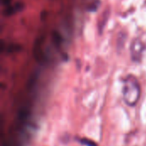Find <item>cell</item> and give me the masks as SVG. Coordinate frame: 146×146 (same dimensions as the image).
<instances>
[{"instance_id":"6da1fadb","label":"cell","mask_w":146,"mask_h":146,"mask_svg":"<svg viewBox=\"0 0 146 146\" xmlns=\"http://www.w3.org/2000/svg\"><path fill=\"white\" fill-rule=\"evenodd\" d=\"M141 96V86L138 79L128 74L123 79L122 98L124 103L129 107H135L139 101Z\"/></svg>"},{"instance_id":"8992f818","label":"cell","mask_w":146,"mask_h":146,"mask_svg":"<svg viewBox=\"0 0 146 146\" xmlns=\"http://www.w3.org/2000/svg\"><path fill=\"white\" fill-rule=\"evenodd\" d=\"M2 3L6 7V6H8V5L10 4V0H2Z\"/></svg>"},{"instance_id":"277c9868","label":"cell","mask_w":146,"mask_h":146,"mask_svg":"<svg viewBox=\"0 0 146 146\" xmlns=\"http://www.w3.org/2000/svg\"><path fill=\"white\" fill-rule=\"evenodd\" d=\"M75 140L79 142L80 145L85 146H98V145L93 141L92 139H87V138H75Z\"/></svg>"},{"instance_id":"7a4b0ae2","label":"cell","mask_w":146,"mask_h":146,"mask_svg":"<svg viewBox=\"0 0 146 146\" xmlns=\"http://www.w3.org/2000/svg\"><path fill=\"white\" fill-rule=\"evenodd\" d=\"M144 51V44L140 40H134L131 47L132 58L135 62H139L141 59L142 53Z\"/></svg>"},{"instance_id":"3957f363","label":"cell","mask_w":146,"mask_h":146,"mask_svg":"<svg viewBox=\"0 0 146 146\" xmlns=\"http://www.w3.org/2000/svg\"><path fill=\"white\" fill-rule=\"evenodd\" d=\"M24 3L21 2H17L13 5H8L5 7V9L3 10V15L6 16L12 15L14 14H16L20 11H21L24 9Z\"/></svg>"},{"instance_id":"5b68a950","label":"cell","mask_w":146,"mask_h":146,"mask_svg":"<svg viewBox=\"0 0 146 146\" xmlns=\"http://www.w3.org/2000/svg\"><path fill=\"white\" fill-rule=\"evenodd\" d=\"M100 4L99 0H94L89 6H88V10L89 11H96Z\"/></svg>"}]
</instances>
